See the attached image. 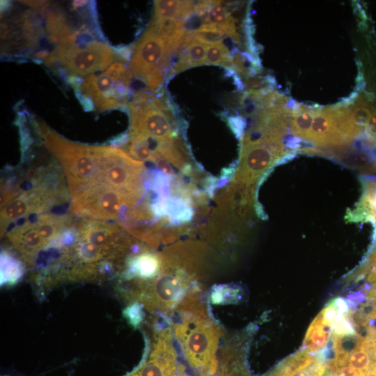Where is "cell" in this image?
Wrapping results in <instances>:
<instances>
[{
	"label": "cell",
	"mask_w": 376,
	"mask_h": 376,
	"mask_svg": "<svg viewBox=\"0 0 376 376\" xmlns=\"http://www.w3.org/2000/svg\"><path fill=\"white\" fill-rule=\"evenodd\" d=\"M205 65H221L231 69V55L221 43L207 46Z\"/></svg>",
	"instance_id": "cell-21"
},
{
	"label": "cell",
	"mask_w": 376,
	"mask_h": 376,
	"mask_svg": "<svg viewBox=\"0 0 376 376\" xmlns=\"http://www.w3.org/2000/svg\"><path fill=\"white\" fill-rule=\"evenodd\" d=\"M143 306L139 302H134L123 311V315L134 327H137L143 320Z\"/></svg>",
	"instance_id": "cell-23"
},
{
	"label": "cell",
	"mask_w": 376,
	"mask_h": 376,
	"mask_svg": "<svg viewBox=\"0 0 376 376\" xmlns=\"http://www.w3.org/2000/svg\"><path fill=\"white\" fill-rule=\"evenodd\" d=\"M194 13L193 1H155L154 17L184 20Z\"/></svg>",
	"instance_id": "cell-16"
},
{
	"label": "cell",
	"mask_w": 376,
	"mask_h": 376,
	"mask_svg": "<svg viewBox=\"0 0 376 376\" xmlns=\"http://www.w3.org/2000/svg\"><path fill=\"white\" fill-rule=\"evenodd\" d=\"M152 334L141 363L125 376H191L179 360L171 327L157 324Z\"/></svg>",
	"instance_id": "cell-8"
},
{
	"label": "cell",
	"mask_w": 376,
	"mask_h": 376,
	"mask_svg": "<svg viewBox=\"0 0 376 376\" xmlns=\"http://www.w3.org/2000/svg\"><path fill=\"white\" fill-rule=\"evenodd\" d=\"M228 123L236 136L239 137L243 136L245 120L242 116H230L228 118Z\"/></svg>",
	"instance_id": "cell-24"
},
{
	"label": "cell",
	"mask_w": 376,
	"mask_h": 376,
	"mask_svg": "<svg viewBox=\"0 0 376 376\" xmlns=\"http://www.w3.org/2000/svg\"><path fill=\"white\" fill-rule=\"evenodd\" d=\"M36 125L44 144L63 168L73 201L102 184L96 146L69 141L42 122L36 121Z\"/></svg>",
	"instance_id": "cell-3"
},
{
	"label": "cell",
	"mask_w": 376,
	"mask_h": 376,
	"mask_svg": "<svg viewBox=\"0 0 376 376\" xmlns=\"http://www.w3.org/2000/svg\"><path fill=\"white\" fill-rule=\"evenodd\" d=\"M207 249L205 244L191 240L168 246L160 253L158 276L148 281L134 282L132 296L147 309L170 318L192 290L202 287Z\"/></svg>",
	"instance_id": "cell-1"
},
{
	"label": "cell",
	"mask_w": 376,
	"mask_h": 376,
	"mask_svg": "<svg viewBox=\"0 0 376 376\" xmlns=\"http://www.w3.org/2000/svg\"><path fill=\"white\" fill-rule=\"evenodd\" d=\"M77 254L84 263H93L107 256L105 253L93 244L81 239L76 248Z\"/></svg>",
	"instance_id": "cell-22"
},
{
	"label": "cell",
	"mask_w": 376,
	"mask_h": 376,
	"mask_svg": "<svg viewBox=\"0 0 376 376\" xmlns=\"http://www.w3.org/2000/svg\"><path fill=\"white\" fill-rule=\"evenodd\" d=\"M132 72L125 63H112L103 72L86 76L80 84L82 97L99 111L126 106Z\"/></svg>",
	"instance_id": "cell-7"
},
{
	"label": "cell",
	"mask_w": 376,
	"mask_h": 376,
	"mask_svg": "<svg viewBox=\"0 0 376 376\" xmlns=\"http://www.w3.org/2000/svg\"><path fill=\"white\" fill-rule=\"evenodd\" d=\"M23 274L19 261L6 251L1 253V285H13Z\"/></svg>",
	"instance_id": "cell-18"
},
{
	"label": "cell",
	"mask_w": 376,
	"mask_h": 376,
	"mask_svg": "<svg viewBox=\"0 0 376 376\" xmlns=\"http://www.w3.org/2000/svg\"><path fill=\"white\" fill-rule=\"evenodd\" d=\"M63 226V220L50 214L40 216L33 224V227L47 243L58 235Z\"/></svg>",
	"instance_id": "cell-20"
},
{
	"label": "cell",
	"mask_w": 376,
	"mask_h": 376,
	"mask_svg": "<svg viewBox=\"0 0 376 376\" xmlns=\"http://www.w3.org/2000/svg\"><path fill=\"white\" fill-rule=\"evenodd\" d=\"M114 60L115 53L108 45L93 41L83 46L58 45L47 56L46 63L70 75L88 76L105 70Z\"/></svg>",
	"instance_id": "cell-9"
},
{
	"label": "cell",
	"mask_w": 376,
	"mask_h": 376,
	"mask_svg": "<svg viewBox=\"0 0 376 376\" xmlns=\"http://www.w3.org/2000/svg\"><path fill=\"white\" fill-rule=\"evenodd\" d=\"M102 182L120 192L134 206L145 194L147 180L143 162L135 160L123 150L96 146Z\"/></svg>",
	"instance_id": "cell-4"
},
{
	"label": "cell",
	"mask_w": 376,
	"mask_h": 376,
	"mask_svg": "<svg viewBox=\"0 0 376 376\" xmlns=\"http://www.w3.org/2000/svg\"><path fill=\"white\" fill-rule=\"evenodd\" d=\"M350 221L370 220L376 221V181L366 180L362 197L355 209L347 214Z\"/></svg>",
	"instance_id": "cell-14"
},
{
	"label": "cell",
	"mask_w": 376,
	"mask_h": 376,
	"mask_svg": "<svg viewBox=\"0 0 376 376\" xmlns=\"http://www.w3.org/2000/svg\"><path fill=\"white\" fill-rule=\"evenodd\" d=\"M130 63L132 75L140 79L147 91H155L162 85L166 70L177 53L166 39L149 27L134 45Z\"/></svg>",
	"instance_id": "cell-6"
},
{
	"label": "cell",
	"mask_w": 376,
	"mask_h": 376,
	"mask_svg": "<svg viewBox=\"0 0 376 376\" xmlns=\"http://www.w3.org/2000/svg\"><path fill=\"white\" fill-rule=\"evenodd\" d=\"M251 333L246 329L225 338L219 349L215 376H252L246 359Z\"/></svg>",
	"instance_id": "cell-10"
},
{
	"label": "cell",
	"mask_w": 376,
	"mask_h": 376,
	"mask_svg": "<svg viewBox=\"0 0 376 376\" xmlns=\"http://www.w3.org/2000/svg\"><path fill=\"white\" fill-rule=\"evenodd\" d=\"M130 134H143L163 141L179 136L175 109L165 98L146 91L132 95L128 104Z\"/></svg>",
	"instance_id": "cell-5"
},
{
	"label": "cell",
	"mask_w": 376,
	"mask_h": 376,
	"mask_svg": "<svg viewBox=\"0 0 376 376\" xmlns=\"http://www.w3.org/2000/svg\"><path fill=\"white\" fill-rule=\"evenodd\" d=\"M347 365L366 374L375 366V360L363 336L359 345L349 354Z\"/></svg>",
	"instance_id": "cell-19"
},
{
	"label": "cell",
	"mask_w": 376,
	"mask_h": 376,
	"mask_svg": "<svg viewBox=\"0 0 376 376\" xmlns=\"http://www.w3.org/2000/svg\"><path fill=\"white\" fill-rule=\"evenodd\" d=\"M326 361L302 350L286 358L265 376H323Z\"/></svg>",
	"instance_id": "cell-11"
},
{
	"label": "cell",
	"mask_w": 376,
	"mask_h": 376,
	"mask_svg": "<svg viewBox=\"0 0 376 376\" xmlns=\"http://www.w3.org/2000/svg\"><path fill=\"white\" fill-rule=\"evenodd\" d=\"M38 212L35 201L30 192L24 193L16 198L1 210V233L5 232L10 221H13L31 212Z\"/></svg>",
	"instance_id": "cell-15"
},
{
	"label": "cell",
	"mask_w": 376,
	"mask_h": 376,
	"mask_svg": "<svg viewBox=\"0 0 376 376\" xmlns=\"http://www.w3.org/2000/svg\"><path fill=\"white\" fill-rule=\"evenodd\" d=\"M366 376H376V365L369 370Z\"/></svg>",
	"instance_id": "cell-25"
},
{
	"label": "cell",
	"mask_w": 376,
	"mask_h": 376,
	"mask_svg": "<svg viewBox=\"0 0 376 376\" xmlns=\"http://www.w3.org/2000/svg\"><path fill=\"white\" fill-rule=\"evenodd\" d=\"M162 267L161 253L141 250L129 257L125 263L124 276L134 282H146L158 276Z\"/></svg>",
	"instance_id": "cell-12"
},
{
	"label": "cell",
	"mask_w": 376,
	"mask_h": 376,
	"mask_svg": "<svg viewBox=\"0 0 376 376\" xmlns=\"http://www.w3.org/2000/svg\"><path fill=\"white\" fill-rule=\"evenodd\" d=\"M202 290L198 288L185 298L170 324L191 376H214L224 331L212 315Z\"/></svg>",
	"instance_id": "cell-2"
},
{
	"label": "cell",
	"mask_w": 376,
	"mask_h": 376,
	"mask_svg": "<svg viewBox=\"0 0 376 376\" xmlns=\"http://www.w3.org/2000/svg\"><path fill=\"white\" fill-rule=\"evenodd\" d=\"M331 325L320 313L311 322L304 341V350L310 354L321 352L328 344Z\"/></svg>",
	"instance_id": "cell-13"
},
{
	"label": "cell",
	"mask_w": 376,
	"mask_h": 376,
	"mask_svg": "<svg viewBox=\"0 0 376 376\" xmlns=\"http://www.w3.org/2000/svg\"><path fill=\"white\" fill-rule=\"evenodd\" d=\"M318 109L307 107H298L294 109L291 117L290 130L296 137L305 139L311 130Z\"/></svg>",
	"instance_id": "cell-17"
}]
</instances>
